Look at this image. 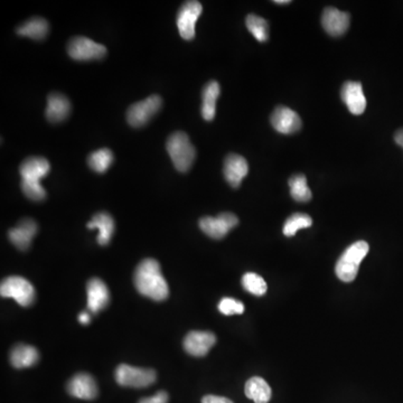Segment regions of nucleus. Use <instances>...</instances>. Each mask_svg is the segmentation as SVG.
<instances>
[{"label":"nucleus","mask_w":403,"mask_h":403,"mask_svg":"<svg viewBox=\"0 0 403 403\" xmlns=\"http://www.w3.org/2000/svg\"><path fill=\"white\" fill-rule=\"evenodd\" d=\"M40 360V353L34 346L19 344L11 352V363L16 369L33 367Z\"/></svg>","instance_id":"412c9836"},{"label":"nucleus","mask_w":403,"mask_h":403,"mask_svg":"<svg viewBox=\"0 0 403 403\" xmlns=\"http://www.w3.org/2000/svg\"><path fill=\"white\" fill-rule=\"evenodd\" d=\"M162 100L158 95H150L140 103H135L127 111V121L131 127L145 126L162 108Z\"/></svg>","instance_id":"423d86ee"},{"label":"nucleus","mask_w":403,"mask_h":403,"mask_svg":"<svg viewBox=\"0 0 403 403\" xmlns=\"http://www.w3.org/2000/svg\"><path fill=\"white\" fill-rule=\"evenodd\" d=\"M215 342L216 337L213 333L193 330L186 335L184 340V348L189 355L202 357L211 351Z\"/></svg>","instance_id":"9b49d317"},{"label":"nucleus","mask_w":403,"mask_h":403,"mask_svg":"<svg viewBox=\"0 0 403 403\" xmlns=\"http://www.w3.org/2000/svg\"><path fill=\"white\" fill-rule=\"evenodd\" d=\"M50 26L48 21L41 17H34L25 21L17 28V34L21 36L29 37L32 40L43 41L48 36Z\"/></svg>","instance_id":"b1692460"},{"label":"nucleus","mask_w":403,"mask_h":403,"mask_svg":"<svg viewBox=\"0 0 403 403\" xmlns=\"http://www.w3.org/2000/svg\"><path fill=\"white\" fill-rule=\"evenodd\" d=\"M90 315L88 312L81 313L79 315V322L81 323L82 325H88L90 323Z\"/></svg>","instance_id":"72a5a7b5"},{"label":"nucleus","mask_w":403,"mask_h":403,"mask_svg":"<svg viewBox=\"0 0 403 403\" xmlns=\"http://www.w3.org/2000/svg\"><path fill=\"white\" fill-rule=\"evenodd\" d=\"M340 97L353 115H362L367 109V98L360 82H345L340 91Z\"/></svg>","instance_id":"4468645a"},{"label":"nucleus","mask_w":403,"mask_h":403,"mask_svg":"<svg viewBox=\"0 0 403 403\" xmlns=\"http://www.w3.org/2000/svg\"><path fill=\"white\" fill-rule=\"evenodd\" d=\"M51 165L44 157H29L19 167L21 181L38 182L50 173Z\"/></svg>","instance_id":"6ab92c4d"},{"label":"nucleus","mask_w":403,"mask_h":403,"mask_svg":"<svg viewBox=\"0 0 403 403\" xmlns=\"http://www.w3.org/2000/svg\"><path fill=\"white\" fill-rule=\"evenodd\" d=\"M220 84L216 81H211L203 89V105H202V115L206 121H212L216 112V101L220 97Z\"/></svg>","instance_id":"4be33fe9"},{"label":"nucleus","mask_w":403,"mask_h":403,"mask_svg":"<svg viewBox=\"0 0 403 403\" xmlns=\"http://www.w3.org/2000/svg\"><path fill=\"white\" fill-rule=\"evenodd\" d=\"M0 295L5 298H13L23 307H29L35 301V289L32 283L19 276L6 278L0 286Z\"/></svg>","instance_id":"20e7f679"},{"label":"nucleus","mask_w":403,"mask_h":403,"mask_svg":"<svg viewBox=\"0 0 403 403\" xmlns=\"http://www.w3.org/2000/svg\"><path fill=\"white\" fill-rule=\"evenodd\" d=\"M312 224L313 220L309 215L304 214V213H296V214L291 215V218L286 221L283 230V234L291 238V236L297 234V231L309 228V226H312Z\"/></svg>","instance_id":"cd10ccee"},{"label":"nucleus","mask_w":403,"mask_h":403,"mask_svg":"<svg viewBox=\"0 0 403 403\" xmlns=\"http://www.w3.org/2000/svg\"><path fill=\"white\" fill-rule=\"evenodd\" d=\"M246 28L253 35L257 41L263 43L267 42L269 38V25L266 19L262 17L250 14L246 19Z\"/></svg>","instance_id":"bb28decb"},{"label":"nucleus","mask_w":403,"mask_h":403,"mask_svg":"<svg viewBox=\"0 0 403 403\" xmlns=\"http://www.w3.org/2000/svg\"><path fill=\"white\" fill-rule=\"evenodd\" d=\"M289 187H291V197L297 202H308L312 199V191L307 185L306 176L303 174L293 175L289 179Z\"/></svg>","instance_id":"393cba45"},{"label":"nucleus","mask_w":403,"mask_h":403,"mask_svg":"<svg viewBox=\"0 0 403 403\" xmlns=\"http://www.w3.org/2000/svg\"><path fill=\"white\" fill-rule=\"evenodd\" d=\"M223 173L226 182L234 189H238L241 185L244 178L249 173V165L246 158L240 155L230 154L224 160Z\"/></svg>","instance_id":"ddd939ff"},{"label":"nucleus","mask_w":403,"mask_h":403,"mask_svg":"<svg viewBox=\"0 0 403 403\" xmlns=\"http://www.w3.org/2000/svg\"><path fill=\"white\" fill-rule=\"evenodd\" d=\"M134 281L138 293L152 300H165L169 295L167 281L157 260H142L135 271Z\"/></svg>","instance_id":"f257e3e1"},{"label":"nucleus","mask_w":403,"mask_h":403,"mask_svg":"<svg viewBox=\"0 0 403 403\" xmlns=\"http://www.w3.org/2000/svg\"><path fill=\"white\" fill-rule=\"evenodd\" d=\"M242 286L244 291L252 293L254 296H263L267 293V283L263 278L257 273H248L242 278Z\"/></svg>","instance_id":"c85d7f7f"},{"label":"nucleus","mask_w":403,"mask_h":403,"mask_svg":"<svg viewBox=\"0 0 403 403\" xmlns=\"http://www.w3.org/2000/svg\"><path fill=\"white\" fill-rule=\"evenodd\" d=\"M219 310L223 315L232 316V315H241L244 312V305L241 301L234 298H223L219 304Z\"/></svg>","instance_id":"7c9ffc66"},{"label":"nucleus","mask_w":403,"mask_h":403,"mask_svg":"<svg viewBox=\"0 0 403 403\" xmlns=\"http://www.w3.org/2000/svg\"><path fill=\"white\" fill-rule=\"evenodd\" d=\"M271 125L278 132L291 135L301 128V119L296 111L287 107H278L271 115Z\"/></svg>","instance_id":"f8f14e48"},{"label":"nucleus","mask_w":403,"mask_h":403,"mask_svg":"<svg viewBox=\"0 0 403 403\" xmlns=\"http://www.w3.org/2000/svg\"><path fill=\"white\" fill-rule=\"evenodd\" d=\"M166 150L178 172H189L197 157V150L185 132L176 131L173 135H170L166 142Z\"/></svg>","instance_id":"f03ea898"},{"label":"nucleus","mask_w":403,"mask_h":403,"mask_svg":"<svg viewBox=\"0 0 403 403\" xmlns=\"http://www.w3.org/2000/svg\"><path fill=\"white\" fill-rule=\"evenodd\" d=\"M244 392L246 397L254 401V403H268L271 399L273 391L265 380L254 377L246 383Z\"/></svg>","instance_id":"5701e85b"},{"label":"nucleus","mask_w":403,"mask_h":403,"mask_svg":"<svg viewBox=\"0 0 403 403\" xmlns=\"http://www.w3.org/2000/svg\"><path fill=\"white\" fill-rule=\"evenodd\" d=\"M88 308L90 312L99 313L109 304L110 293L107 285L99 278H92L87 285Z\"/></svg>","instance_id":"dca6fc26"},{"label":"nucleus","mask_w":403,"mask_h":403,"mask_svg":"<svg viewBox=\"0 0 403 403\" xmlns=\"http://www.w3.org/2000/svg\"><path fill=\"white\" fill-rule=\"evenodd\" d=\"M367 242L357 241L348 246L336 263V275L344 283H352L359 273L360 265L369 253Z\"/></svg>","instance_id":"7ed1b4c3"},{"label":"nucleus","mask_w":403,"mask_h":403,"mask_svg":"<svg viewBox=\"0 0 403 403\" xmlns=\"http://www.w3.org/2000/svg\"><path fill=\"white\" fill-rule=\"evenodd\" d=\"M138 403H168V393L165 391H159L150 398H144Z\"/></svg>","instance_id":"2f4dec72"},{"label":"nucleus","mask_w":403,"mask_h":403,"mask_svg":"<svg viewBox=\"0 0 403 403\" xmlns=\"http://www.w3.org/2000/svg\"><path fill=\"white\" fill-rule=\"evenodd\" d=\"M113 162V154L108 148H101L97 152H92L88 158V164L95 173L103 174L107 172Z\"/></svg>","instance_id":"a878e982"},{"label":"nucleus","mask_w":403,"mask_h":403,"mask_svg":"<svg viewBox=\"0 0 403 403\" xmlns=\"http://www.w3.org/2000/svg\"><path fill=\"white\" fill-rule=\"evenodd\" d=\"M68 56L75 61H93L105 58L107 48L87 37H74L68 45Z\"/></svg>","instance_id":"0eeeda50"},{"label":"nucleus","mask_w":403,"mask_h":403,"mask_svg":"<svg viewBox=\"0 0 403 403\" xmlns=\"http://www.w3.org/2000/svg\"><path fill=\"white\" fill-rule=\"evenodd\" d=\"M37 230L38 226L34 220L25 219L19 222V226L9 230V238L17 249L26 251L32 244L33 238L36 236Z\"/></svg>","instance_id":"f3484780"},{"label":"nucleus","mask_w":403,"mask_h":403,"mask_svg":"<svg viewBox=\"0 0 403 403\" xmlns=\"http://www.w3.org/2000/svg\"><path fill=\"white\" fill-rule=\"evenodd\" d=\"M88 229H90V230L98 229L99 230L98 244L100 246H107L110 242L113 232H115V221L109 213H97L92 218V220L88 223Z\"/></svg>","instance_id":"aec40b11"},{"label":"nucleus","mask_w":403,"mask_h":403,"mask_svg":"<svg viewBox=\"0 0 403 403\" xmlns=\"http://www.w3.org/2000/svg\"><path fill=\"white\" fill-rule=\"evenodd\" d=\"M239 224V219L234 213H221L216 218L205 216L199 220V228L210 238L221 240Z\"/></svg>","instance_id":"6e6552de"},{"label":"nucleus","mask_w":403,"mask_h":403,"mask_svg":"<svg viewBox=\"0 0 403 403\" xmlns=\"http://www.w3.org/2000/svg\"><path fill=\"white\" fill-rule=\"evenodd\" d=\"M66 390L68 394L81 400H93L99 393L95 380L88 373H78L74 375L68 381Z\"/></svg>","instance_id":"9d476101"},{"label":"nucleus","mask_w":403,"mask_h":403,"mask_svg":"<svg viewBox=\"0 0 403 403\" xmlns=\"http://www.w3.org/2000/svg\"><path fill=\"white\" fill-rule=\"evenodd\" d=\"M70 112H71V103L66 95L58 92L48 95V107L45 115L50 122H62L68 118Z\"/></svg>","instance_id":"a211bd4d"},{"label":"nucleus","mask_w":403,"mask_h":403,"mask_svg":"<svg viewBox=\"0 0 403 403\" xmlns=\"http://www.w3.org/2000/svg\"><path fill=\"white\" fill-rule=\"evenodd\" d=\"M350 14L338 11L334 7L325 9L322 16V25L328 34L337 37L345 34L350 27Z\"/></svg>","instance_id":"2eb2a0df"},{"label":"nucleus","mask_w":403,"mask_h":403,"mask_svg":"<svg viewBox=\"0 0 403 403\" xmlns=\"http://www.w3.org/2000/svg\"><path fill=\"white\" fill-rule=\"evenodd\" d=\"M202 403H234L230 399L224 398V397H218V395H205L202 399Z\"/></svg>","instance_id":"473e14b6"},{"label":"nucleus","mask_w":403,"mask_h":403,"mask_svg":"<svg viewBox=\"0 0 403 403\" xmlns=\"http://www.w3.org/2000/svg\"><path fill=\"white\" fill-rule=\"evenodd\" d=\"M115 381L121 387H147L156 381V372L150 369L130 367L128 364H120L115 373Z\"/></svg>","instance_id":"39448f33"},{"label":"nucleus","mask_w":403,"mask_h":403,"mask_svg":"<svg viewBox=\"0 0 403 403\" xmlns=\"http://www.w3.org/2000/svg\"><path fill=\"white\" fill-rule=\"evenodd\" d=\"M203 11V6L199 1L191 0L182 5L177 14L178 32L182 38L186 41L193 40L195 37V26L197 19Z\"/></svg>","instance_id":"1a4fd4ad"},{"label":"nucleus","mask_w":403,"mask_h":403,"mask_svg":"<svg viewBox=\"0 0 403 403\" xmlns=\"http://www.w3.org/2000/svg\"><path fill=\"white\" fill-rule=\"evenodd\" d=\"M275 4H278V5H287V4H291V0H275Z\"/></svg>","instance_id":"c9c22d12"},{"label":"nucleus","mask_w":403,"mask_h":403,"mask_svg":"<svg viewBox=\"0 0 403 403\" xmlns=\"http://www.w3.org/2000/svg\"><path fill=\"white\" fill-rule=\"evenodd\" d=\"M394 140L399 146H401L403 148V129H400V130L397 131V134H395L394 136Z\"/></svg>","instance_id":"f704fd0d"},{"label":"nucleus","mask_w":403,"mask_h":403,"mask_svg":"<svg viewBox=\"0 0 403 403\" xmlns=\"http://www.w3.org/2000/svg\"><path fill=\"white\" fill-rule=\"evenodd\" d=\"M21 189L32 201L41 202L46 199V191L38 182L21 181Z\"/></svg>","instance_id":"c756f323"}]
</instances>
